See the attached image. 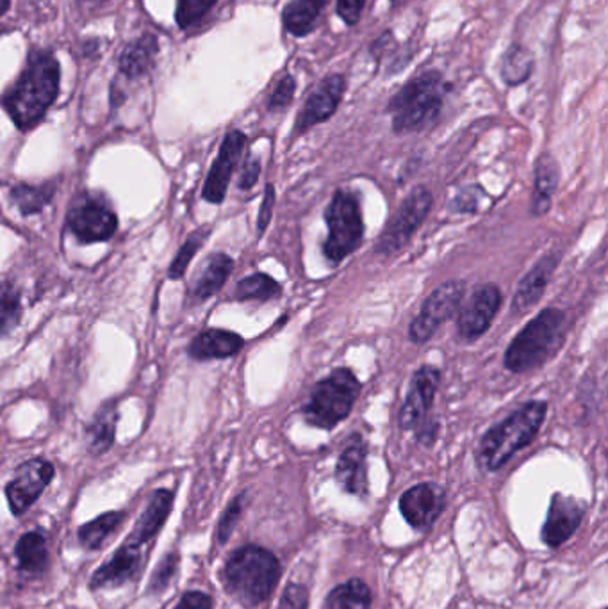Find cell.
Segmentation results:
<instances>
[{
	"label": "cell",
	"mask_w": 608,
	"mask_h": 609,
	"mask_svg": "<svg viewBox=\"0 0 608 609\" xmlns=\"http://www.w3.org/2000/svg\"><path fill=\"white\" fill-rule=\"evenodd\" d=\"M174 507V492L156 490L124 544L91 575V589L119 588L136 580L147 563V547L161 533Z\"/></svg>",
	"instance_id": "cell-1"
},
{
	"label": "cell",
	"mask_w": 608,
	"mask_h": 609,
	"mask_svg": "<svg viewBox=\"0 0 608 609\" xmlns=\"http://www.w3.org/2000/svg\"><path fill=\"white\" fill-rule=\"evenodd\" d=\"M60 94V64L49 52L30 55L21 79L4 97V109L22 130L41 122Z\"/></svg>",
	"instance_id": "cell-2"
},
{
	"label": "cell",
	"mask_w": 608,
	"mask_h": 609,
	"mask_svg": "<svg viewBox=\"0 0 608 609\" xmlns=\"http://www.w3.org/2000/svg\"><path fill=\"white\" fill-rule=\"evenodd\" d=\"M281 572V561L272 550L243 546L234 550L223 566V588L245 608H258L272 597Z\"/></svg>",
	"instance_id": "cell-3"
},
{
	"label": "cell",
	"mask_w": 608,
	"mask_h": 609,
	"mask_svg": "<svg viewBox=\"0 0 608 609\" xmlns=\"http://www.w3.org/2000/svg\"><path fill=\"white\" fill-rule=\"evenodd\" d=\"M548 413L546 401H529L480 438L476 460L484 471H500L518 452L534 443Z\"/></svg>",
	"instance_id": "cell-4"
},
{
	"label": "cell",
	"mask_w": 608,
	"mask_h": 609,
	"mask_svg": "<svg viewBox=\"0 0 608 609\" xmlns=\"http://www.w3.org/2000/svg\"><path fill=\"white\" fill-rule=\"evenodd\" d=\"M566 320L564 310L557 307L541 310L505 351V369L510 373L524 374L546 364L564 345Z\"/></svg>",
	"instance_id": "cell-5"
},
{
	"label": "cell",
	"mask_w": 608,
	"mask_h": 609,
	"mask_svg": "<svg viewBox=\"0 0 608 609\" xmlns=\"http://www.w3.org/2000/svg\"><path fill=\"white\" fill-rule=\"evenodd\" d=\"M448 84L437 72L415 75L387 103V113L393 116V133H421L432 127L439 119Z\"/></svg>",
	"instance_id": "cell-6"
},
{
	"label": "cell",
	"mask_w": 608,
	"mask_h": 609,
	"mask_svg": "<svg viewBox=\"0 0 608 609\" xmlns=\"http://www.w3.org/2000/svg\"><path fill=\"white\" fill-rule=\"evenodd\" d=\"M361 388V382L351 369H334L312 387L302 408L306 423L320 430H334L350 415Z\"/></svg>",
	"instance_id": "cell-7"
},
{
	"label": "cell",
	"mask_w": 608,
	"mask_h": 609,
	"mask_svg": "<svg viewBox=\"0 0 608 609\" xmlns=\"http://www.w3.org/2000/svg\"><path fill=\"white\" fill-rule=\"evenodd\" d=\"M323 216L328 228V236L323 243V256L328 264L339 265L361 248L364 239V220L359 197L353 191L337 189Z\"/></svg>",
	"instance_id": "cell-8"
},
{
	"label": "cell",
	"mask_w": 608,
	"mask_h": 609,
	"mask_svg": "<svg viewBox=\"0 0 608 609\" xmlns=\"http://www.w3.org/2000/svg\"><path fill=\"white\" fill-rule=\"evenodd\" d=\"M434 206L432 191L425 186H415L400 207L396 209L392 222L387 223L381 237L376 239L375 251L381 256H395L404 250L415 232L425 223Z\"/></svg>",
	"instance_id": "cell-9"
},
{
	"label": "cell",
	"mask_w": 608,
	"mask_h": 609,
	"mask_svg": "<svg viewBox=\"0 0 608 609\" xmlns=\"http://www.w3.org/2000/svg\"><path fill=\"white\" fill-rule=\"evenodd\" d=\"M464 296V281H448L432 290V295L423 301L420 312L409 326V340L412 345L429 343L437 334V330L459 312Z\"/></svg>",
	"instance_id": "cell-10"
},
{
	"label": "cell",
	"mask_w": 608,
	"mask_h": 609,
	"mask_svg": "<svg viewBox=\"0 0 608 609\" xmlns=\"http://www.w3.org/2000/svg\"><path fill=\"white\" fill-rule=\"evenodd\" d=\"M70 231L83 243L108 241L119 228V220L99 198L80 197L69 212Z\"/></svg>",
	"instance_id": "cell-11"
},
{
	"label": "cell",
	"mask_w": 608,
	"mask_h": 609,
	"mask_svg": "<svg viewBox=\"0 0 608 609\" xmlns=\"http://www.w3.org/2000/svg\"><path fill=\"white\" fill-rule=\"evenodd\" d=\"M52 477L54 465L44 458L22 463L21 468L16 469L13 480L5 485V497L11 513L15 517L24 515L25 511L38 501L45 488L49 487Z\"/></svg>",
	"instance_id": "cell-12"
},
{
	"label": "cell",
	"mask_w": 608,
	"mask_h": 609,
	"mask_svg": "<svg viewBox=\"0 0 608 609\" xmlns=\"http://www.w3.org/2000/svg\"><path fill=\"white\" fill-rule=\"evenodd\" d=\"M439 382L441 369L435 365H421L412 374L409 393H407L406 401L401 405L400 415H398V426L401 432H411L421 423H425L432 405H434Z\"/></svg>",
	"instance_id": "cell-13"
},
{
	"label": "cell",
	"mask_w": 608,
	"mask_h": 609,
	"mask_svg": "<svg viewBox=\"0 0 608 609\" xmlns=\"http://www.w3.org/2000/svg\"><path fill=\"white\" fill-rule=\"evenodd\" d=\"M501 290L498 285L484 284L470 296V300L460 310L457 318V334L460 340L473 343L495 323L500 312Z\"/></svg>",
	"instance_id": "cell-14"
},
{
	"label": "cell",
	"mask_w": 608,
	"mask_h": 609,
	"mask_svg": "<svg viewBox=\"0 0 608 609\" xmlns=\"http://www.w3.org/2000/svg\"><path fill=\"white\" fill-rule=\"evenodd\" d=\"M245 147H247V136L241 130H231L225 136L220 152H218L216 161L209 170L208 178L203 184L202 197L206 202L220 206L225 200L228 184H231V178H233L234 172L241 161Z\"/></svg>",
	"instance_id": "cell-15"
},
{
	"label": "cell",
	"mask_w": 608,
	"mask_h": 609,
	"mask_svg": "<svg viewBox=\"0 0 608 609\" xmlns=\"http://www.w3.org/2000/svg\"><path fill=\"white\" fill-rule=\"evenodd\" d=\"M345 88H347V80L343 75H328L326 79H323L303 103L293 134L302 136L309 128L317 127L318 123L332 119L342 103Z\"/></svg>",
	"instance_id": "cell-16"
},
{
	"label": "cell",
	"mask_w": 608,
	"mask_h": 609,
	"mask_svg": "<svg viewBox=\"0 0 608 609\" xmlns=\"http://www.w3.org/2000/svg\"><path fill=\"white\" fill-rule=\"evenodd\" d=\"M446 507V494L435 483H420L400 497V511L415 531H426L434 526Z\"/></svg>",
	"instance_id": "cell-17"
},
{
	"label": "cell",
	"mask_w": 608,
	"mask_h": 609,
	"mask_svg": "<svg viewBox=\"0 0 608 609\" xmlns=\"http://www.w3.org/2000/svg\"><path fill=\"white\" fill-rule=\"evenodd\" d=\"M585 505L574 497L555 494L549 502L548 517L544 522L543 542L551 549L562 546L576 533L584 519Z\"/></svg>",
	"instance_id": "cell-18"
},
{
	"label": "cell",
	"mask_w": 608,
	"mask_h": 609,
	"mask_svg": "<svg viewBox=\"0 0 608 609\" xmlns=\"http://www.w3.org/2000/svg\"><path fill=\"white\" fill-rule=\"evenodd\" d=\"M562 261L560 251H548L541 257L539 262H535L534 268L521 278L512 298V314H526L532 307L543 300L544 293L548 289L555 271Z\"/></svg>",
	"instance_id": "cell-19"
},
{
	"label": "cell",
	"mask_w": 608,
	"mask_h": 609,
	"mask_svg": "<svg viewBox=\"0 0 608 609\" xmlns=\"http://www.w3.org/2000/svg\"><path fill=\"white\" fill-rule=\"evenodd\" d=\"M368 447L361 433H353L337 458L336 480L339 487L353 496L368 494Z\"/></svg>",
	"instance_id": "cell-20"
},
{
	"label": "cell",
	"mask_w": 608,
	"mask_h": 609,
	"mask_svg": "<svg viewBox=\"0 0 608 609\" xmlns=\"http://www.w3.org/2000/svg\"><path fill=\"white\" fill-rule=\"evenodd\" d=\"M234 261L227 253H213L203 261L189 287L188 303L200 304L213 298L233 273Z\"/></svg>",
	"instance_id": "cell-21"
},
{
	"label": "cell",
	"mask_w": 608,
	"mask_h": 609,
	"mask_svg": "<svg viewBox=\"0 0 608 609\" xmlns=\"http://www.w3.org/2000/svg\"><path fill=\"white\" fill-rule=\"evenodd\" d=\"M243 346H245V339L236 332L220 328L203 330L191 340L189 357L200 360V362L231 359L241 351Z\"/></svg>",
	"instance_id": "cell-22"
},
{
	"label": "cell",
	"mask_w": 608,
	"mask_h": 609,
	"mask_svg": "<svg viewBox=\"0 0 608 609\" xmlns=\"http://www.w3.org/2000/svg\"><path fill=\"white\" fill-rule=\"evenodd\" d=\"M559 183L560 167L557 159L549 152L541 153L534 166V192L530 203L532 216L543 217L548 214Z\"/></svg>",
	"instance_id": "cell-23"
},
{
	"label": "cell",
	"mask_w": 608,
	"mask_h": 609,
	"mask_svg": "<svg viewBox=\"0 0 608 609\" xmlns=\"http://www.w3.org/2000/svg\"><path fill=\"white\" fill-rule=\"evenodd\" d=\"M328 2L331 0H291L283 11V24L287 33L297 38L312 33Z\"/></svg>",
	"instance_id": "cell-24"
},
{
	"label": "cell",
	"mask_w": 608,
	"mask_h": 609,
	"mask_svg": "<svg viewBox=\"0 0 608 609\" xmlns=\"http://www.w3.org/2000/svg\"><path fill=\"white\" fill-rule=\"evenodd\" d=\"M18 570L24 574L40 575L49 566V547L41 531H29L21 536L15 547Z\"/></svg>",
	"instance_id": "cell-25"
},
{
	"label": "cell",
	"mask_w": 608,
	"mask_h": 609,
	"mask_svg": "<svg viewBox=\"0 0 608 609\" xmlns=\"http://www.w3.org/2000/svg\"><path fill=\"white\" fill-rule=\"evenodd\" d=\"M159 52L158 40L152 35H145L139 40L127 45L124 54L120 58V70L131 79L141 77L152 69L156 55Z\"/></svg>",
	"instance_id": "cell-26"
},
{
	"label": "cell",
	"mask_w": 608,
	"mask_h": 609,
	"mask_svg": "<svg viewBox=\"0 0 608 609\" xmlns=\"http://www.w3.org/2000/svg\"><path fill=\"white\" fill-rule=\"evenodd\" d=\"M373 595L362 580H350L326 595L322 609H371Z\"/></svg>",
	"instance_id": "cell-27"
},
{
	"label": "cell",
	"mask_w": 608,
	"mask_h": 609,
	"mask_svg": "<svg viewBox=\"0 0 608 609\" xmlns=\"http://www.w3.org/2000/svg\"><path fill=\"white\" fill-rule=\"evenodd\" d=\"M119 421L116 405L108 403L100 408L97 418L88 427V449L94 455L109 451L114 444V426Z\"/></svg>",
	"instance_id": "cell-28"
},
{
	"label": "cell",
	"mask_w": 608,
	"mask_h": 609,
	"mask_svg": "<svg viewBox=\"0 0 608 609\" xmlns=\"http://www.w3.org/2000/svg\"><path fill=\"white\" fill-rule=\"evenodd\" d=\"M125 521L124 511H108L104 515L97 517L91 522H86L79 527L80 546L88 550H97L102 547L109 536L122 526Z\"/></svg>",
	"instance_id": "cell-29"
},
{
	"label": "cell",
	"mask_w": 608,
	"mask_h": 609,
	"mask_svg": "<svg viewBox=\"0 0 608 609\" xmlns=\"http://www.w3.org/2000/svg\"><path fill=\"white\" fill-rule=\"evenodd\" d=\"M534 54L523 45H512L501 60V79L507 86H520L534 74Z\"/></svg>",
	"instance_id": "cell-30"
},
{
	"label": "cell",
	"mask_w": 608,
	"mask_h": 609,
	"mask_svg": "<svg viewBox=\"0 0 608 609\" xmlns=\"http://www.w3.org/2000/svg\"><path fill=\"white\" fill-rule=\"evenodd\" d=\"M283 295V285L266 273H253L236 285L239 301H270Z\"/></svg>",
	"instance_id": "cell-31"
},
{
	"label": "cell",
	"mask_w": 608,
	"mask_h": 609,
	"mask_svg": "<svg viewBox=\"0 0 608 609\" xmlns=\"http://www.w3.org/2000/svg\"><path fill=\"white\" fill-rule=\"evenodd\" d=\"M54 197V186L44 184V186H29V184H18L11 189V198L15 200L24 216L38 214L45 206H49Z\"/></svg>",
	"instance_id": "cell-32"
},
{
	"label": "cell",
	"mask_w": 608,
	"mask_h": 609,
	"mask_svg": "<svg viewBox=\"0 0 608 609\" xmlns=\"http://www.w3.org/2000/svg\"><path fill=\"white\" fill-rule=\"evenodd\" d=\"M21 293L11 284H0V337L10 335L21 325Z\"/></svg>",
	"instance_id": "cell-33"
},
{
	"label": "cell",
	"mask_w": 608,
	"mask_h": 609,
	"mask_svg": "<svg viewBox=\"0 0 608 609\" xmlns=\"http://www.w3.org/2000/svg\"><path fill=\"white\" fill-rule=\"evenodd\" d=\"M208 237L209 228H202V231L194 232V234L186 239L183 248H181L177 256H175L174 262L170 265L169 276L172 281L183 278L184 273L188 270L189 262L194 261V257L197 256V251L202 248Z\"/></svg>",
	"instance_id": "cell-34"
},
{
	"label": "cell",
	"mask_w": 608,
	"mask_h": 609,
	"mask_svg": "<svg viewBox=\"0 0 608 609\" xmlns=\"http://www.w3.org/2000/svg\"><path fill=\"white\" fill-rule=\"evenodd\" d=\"M216 0H177V24L183 29L202 21L213 10Z\"/></svg>",
	"instance_id": "cell-35"
},
{
	"label": "cell",
	"mask_w": 608,
	"mask_h": 609,
	"mask_svg": "<svg viewBox=\"0 0 608 609\" xmlns=\"http://www.w3.org/2000/svg\"><path fill=\"white\" fill-rule=\"evenodd\" d=\"M245 499H247V494L243 492L239 496L234 497L233 501L228 502V507L223 511L220 526H218V542L220 544H225L233 535L234 527L238 526V521L241 519L243 510H245Z\"/></svg>",
	"instance_id": "cell-36"
},
{
	"label": "cell",
	"mask_w": 608,
	"mask_h": 609,
	"mask_svg": "<svg viewBox=\"0 0 608 609\" xmlns=\"http://www.w3.org/2000/svg\"><path fill=\"white\" fill-rule=\"evenodd\" d=\"M178 569V555L177 552H169L164 556L158 569L153 570L152 577H150L149 592L150 594H158L163 592L170 585V581L174 580Z\"/></svg>",
	"instance_id": "cell-37"
},
{
	"label": "cell",
	"mask_w": 608,
	"mask_h": 609,
	"mask_svg": "<svg viewBox=\"0 0 608 609\" xmlns=\"http://www.w3.org/2000/svg\"><path fill=\"white\" fill-rule=\"evenodd\" d=\"M295 91H297V80L293 75H284L283 79L278 80L277 86L273 89L270 102H268V111L277 113V111L286 109L293 102Z\"/></svg>",
	"instance_id": "cell-38"
},
{
	"label": "cell",
	"mask_w": 608,
	"mask_h": 609,
	"mask_svg": "<svg viewBox=\"0 0 608 609\" xmlns=\"http://www.w3.org/2000/svg\"><path fill=\"white\" fill-rule=\"evenodd\" d=\"M484 197V187L468 186L457 192L451 200L450 209L456 214H475L479 211L480 198Z\"/></svg>",
	"instance_id": "cell-39"
},
{
	"label": "cell",
	"mask_w": 608,
	"mask_h": 609,
	"mask_svg": "<svg viewBox=\"0 0 608 609\" xmlns=\"http://www.w3.org/2000/svg\"><path fill=\"white\" fill-rule=\"evenodd\" d=\"M278 609H309V592L300 583H289L284 588Z\"/></svg>",
	"instance_id": "cell-40"
},
{
	"label": "cell",
	"mask_w": 608,
	"mask_h": 609,
	"mask_svg": "<svg viewBox=\"0 0 608 609\" xmlns=\"http://www.w3.org/2000/svg\"><path fill=\"white\" fill-rule=\"evenodd\" d=\"M275 200H277V191H275V186H273V184H268L266 189H264V197H262L261 207H259V236H262V234L266 232L268 226H270V222H272Z\"/></svg>",
	"instance_id": "cell-41"
},
{
	"label": "cell",
	"mask_w": 608,
	"mask_h": 609,
	"mask_svg": "<svg viewBox=\"0 0 608 609\" xmlns=\"http://www.w3.org/2000/svg\"><path fill=\"white\" fill-rule=\"evenodd\" d=\"M259 177H261V161L258 158H248L243 164L241 175H239V189L250 191L258 186Z\"/></svg>",
	"instance_id": "cell-42"
},
{
	"label": "cell",
	"mask_w": 608,
	"mask_h": 609,
	"mask_svg": "<svg viewBox=\"0 0 608 609\" xmlns=\"http://www.w3.org/2000/svg\"><path fill=\"white\" fill-rule=\"evenodd\" d=\"M367 2L368 0H337V15L342 16V21L351 27L361 21L362 10Z\"/></svg>",
	"instance_id": "cell-43"
},
{
	"label": "cell",
	"mask_w": 608,
	"mask_h": 609,
	"mask_svg": "<svg viewBox=\"0 0 608 609\" xmlns=\"http://www.w3.org/2000/svg\"><path fill=\"white\" fill-rule=\"evenodd\" d=\"M174 609H213V599L203 592H186Z\"/></svg>",
	"instance_id": "cell-44"
},
{
	"label": "cell",
	"mask_w": 608,
	"mask_h": 609,
	"mask_svg": "<svg viewBox=\"0 0 608 609\" xmlns=\"http://www.w3.org/2000/svg\"><path fill=\"white\" fill-rule=\"evenodd\" d=\"M437 435H439V423H435V421L426 419L425 423H421L420 426L415 427V438L423 446H434Z\"/></svg>",
	"instance_id": "cell-45"
},
{
	"label": "cell",
	"mask_w": 608,
	"mask_h": 609,
	"mask_svg": "<svg viewBox=\"0 0 608 609\" xmlns=\"http://www.w3.org/2000/svg\"><path fill=\"white\" fill-rule=\"evenodd\" d=\"M11 0H0V16L4 15L5 11L10 10Z\"/></svg>",
	"instance_id": "cell-46"
},
{
	"label": "cell",
	"mask_w": 608,
	"mask_h": 609,
	"mask_svg": "<svg viewBox=\"0 0 608 609\" xmlns=\"http://www.w3.org/2000/svg\"><path fill=\"white\" fill-rule=\"evenodd\" d=\"M389 2H392V8H398V5L404 4L406 0H389Z\"/></svg>",
	"instance_id": "cell-47"
}]
</instances>
